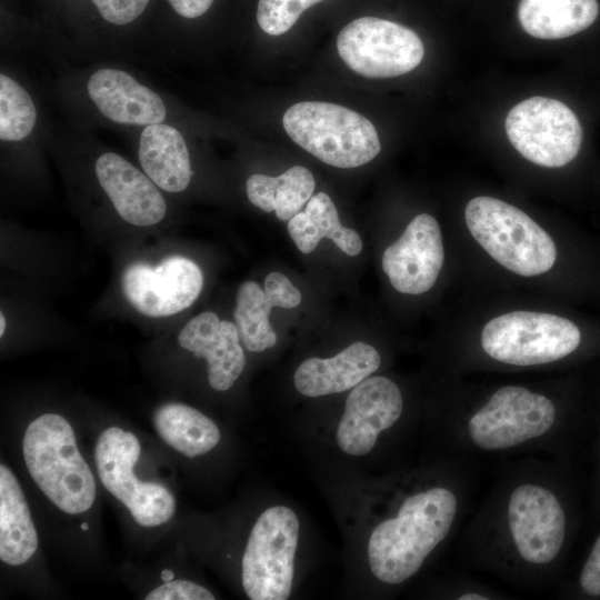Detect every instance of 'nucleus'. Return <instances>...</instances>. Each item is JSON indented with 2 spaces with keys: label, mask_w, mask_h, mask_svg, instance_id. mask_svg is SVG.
I'll return each mask as SVG.
<instances>
[{
  "label": "nucleus",
  "mask_w": 600,
  "mask_h": 600,
  "mask_svg": "<svg viewBox=\"0 0 600 600\" xmlns=\"http://www.w3.org/2000/svg\"><path fill=\"white\" fill-rule=\"evenodd\" d=\"M457 507L456 496L441 487L408 497L397 517L380 522L369 538L372 574L388 584L412 577L449 533Z\"/></svg>",
  "instance_id": "nucleus-1"
},
{
  "label": "nucleus",
  "mask_w": 600,
  "mask_h": 600,
  "mask_svg": "<svg viewBox=\"0 0 600 600\" xmlns=\"http://www.w3.org/2000/svg\"><path fill=\"white\" fill-rule=\"evenodd\" d=\"M61 88L70 107L92 122L138 130L158 123L182 124L171 97L121 67L89 68L64 80Z\"/></svg>",
  "instance_id": "nucleus-2"
},
{
  "label": "nucleus",
  "mask_w": 600,
  "mask_h": 600,
  "mask_svg": "<svg viewBox=\"0 0 600 600\" xmlns=\"http://www.w3.org/2000/svg\"><path fill=\"white\" fill-rule=\"evenodd\" d=\"M22 450L30 476L56 507L78 514L92 506L94 479L63 417L46 413L33 420L24 432Z\"/></svg>",
  "instance_id": "nucleus-3"
},
{
  "label": "nucleus",
  "mask_w": 600,
  "mask_h": 600,
  "mask_svg": "<svg viewBox=\"0 0 600 600\" xmlns=\"http://www.w3.org/2000/svg\"><path fill=\"white\" fill-rule=\"evenodd\" d=\"M464 219L476 241L508 270L532 277L553 267V240L514 206L492 197H476L468 202Z\"/></svg>",
  "instance_id": "nucleus-4"
},
{
  "label": "nucleus",
  "mask_w": 600,
  "mask_h": 600,
  "mask_svg": "<svg viewBox=\"0 0 600 600\" xmlns=\"http://www.w3.org/2000/svg\"><path fill=\"white\" fill-rule=\"evenodd\" d=\"M282 124L292 141L337 168L370 162L381 149L377 129L362 114L321 101H302L283 114Z\"/></svg>",
  "instance_id": "nucleus-5"
},
{
  "label": "nucleus",
  "mask_w": 600,
  "mask_h": 600,
  "mask_svg": "<svg viewBox=\"0 0 600 600\" xmlns=\"http://www.w3.org/2000/svg\"><path fill=\"white\" fill-rule=\"evenodd\" d=\"M298 537L299 520L289 507H270L260 514L242 558V587L249 599L289 598Z\"/></svg>",
  "instance_id": "nucleus-6"
},
{
  "label": "nucleus",
  "mask_w": 600,
  "mask_h": 600,
  "mask_svg": "<svg viewBox=\"0 0 600 600\" xmlns=\"http://www.w3.org/2000/svg\"><path fill=\"white\" fill-rule=\"evenodd\" d=\"M581 340L570 320L543 312L512 311L490 320L481 332L484 352L514 366H533L562 359Z\"/></svg>",
  "instance_id": "nucleus-7"
},
{
  "label": "nucleus",
  "mask_w": 600,
  "mask_h": 600,
  "mask_svg": "<svg viewBox=\"0 0 600 600\" xmlns=\"http://www.w3.org/2000/svg\"><path fill=\"white\" fill-rule=\"evenodd\" d=\"M139 456L137 437L119 427L106 429L97 440L94 459L104 488L127 507L136 522L156 527L171 519L176 502L164 486L136 477Z\"/></svg>",
  "instance_id": "nucleus-8"
},
{
  "label": "nucleus",
  "mask_w": 600,
  "mask_h": 600,
  "mask_svg": "<svg viewBox=\"0 0 600 600\" xmlns=\"http://www.w3.org/2000/svg\"><path fill=\"white\" fill-rule=\"evenodd\" d=\"M506 132L523 158L547 168L571 162L582 142V127L573 111L546 97L516 104L506 118Z\"/></svg>",
  "instance_id": "nucleus-9"
},
{
  "label": "nucleus",
  "mask_w": 600,
  "mask_h": 600,
  "mask_svg": "<svg viewBox=\"0 0 600 600\" xmlns=\"http://www.w3.org/2000/svg\"><path fill=\"white\" fill-rule=\"evenodd\" d=\"M337 49L352 71L371 79L408 73L424 56L423 43L414 31L374 17L358 18L343 27Z\"/></svg>",
  "instance_id": "nucleus-10"
},
{
  "label": "nucleus",
  "mask_w": 600,
  "mask_h": 600,
  "mask_svg": "<svg viewBox=\"0 0 600 600\" xmlns=\"http://www.w3.org/2000/svg\"><path fill=\"white\" fill-rule=\"evenodd\" d=\"M556 420V408L544 396L523 387L498 389L469 420L471 440L486 450H503L541 437Z\"/></svg>",
  "instance_id": "nucleus-11"
},
{
  "label": "nucleus",
  "mask_w": 600,
  "mask_h": 600,
  "mask_svg": "<svg viewBox=\"0 0 600 600\" xmlns=\"http://www.w3.org/2000/svg\"><path fill=\"white\" fill-rule=\"evenodd\" d=\"M122 292L139 313L160 318L189 308L200 296L203 274L199 266L182 256H170L157 266L129 264L121 277Z\"/></svg>",
  "instance_id": "nucleus-12"
},
{
  "label": "nucleus",
  "mask_w": 600,
  "mask_h": 600,
  "mask_svg": "<svg viewBox=\"0 0 600 600\" xmlns=\"http://www.w3.org/2000/svg\"><path fill=\"white\" fill-rule=\"evenodd\" d=\"M508 522L526 561L546 564L559 554L566 537V514L548 489L528 483L516 488L508 503Z\"/></svg>",
  "instance_id": "nucleus-13"
},
{
  "label": "nucleus",
  "mask_w": 600,
  "mask_h": 600,
  "mask_svg": "<svg viewBox=\"0 0 600 600\" xmlns=\"http://www.w3.org/2000/svg\"><path fill=\"white\" fill-rule=\"evenodd\" d=\"M403 399L399 387L381 376L368 377L349 393L337 428L340 449L353 457L369 453L380 432L400 418Z\"/></svg>",
  "instance_id": "nucleus-14"
},
{
  "label": "nucleus",
  "mask_w": 600,
  "mask_h": 600,
  "mask_svg": "<svg viewBox=\"0 0 600 600\" xmlns=\"http://www.w3.org/2000/svg\"><path fill=\"white\" fill-rule=\"evenodd\" d=\"M444 260L438 221L428 213L413 218L382 256V269L392 287L407 294L430 290Z\"/></svg>",
  "instance_id": "nucleus-15"
},
{
  "label": "nucleus",
  "mask_w": 600,
  "mask_h": 600,
  "mask_svg": "<svg viewBox=\"0 0 600 600\" xmlns=\"http://www.w3.org/2000/svg\"><path fill=\"white\" fill-rule=\"evenodd\" d=\"M96 181L117 214L136 227H152L162 221L168 206L163 191L123 156L100 150L92 161Z\"/></svg>",
  "instance_id": "nucleus-16"
},
{
  "label": "nucleus",
  "mask_w": 600,
  "mask_h": 600,
  "mask_svg": "<svg viewBox=\"0 0 600 600\" xmlns=\"http://www.w3.org/2000/svg\"><path fill=\"white\" fill-rule=\"evenodd\" d=\"M181 348L208 363V381L218 391L230 389L242 373L246 356L236 323L211 311L193 317L178 334Z\"/></svg>",
  "instance_id": "nucleus-17"
},
{
  "label": "nucleus",
  "mask_w": 600,
  "mask_h": 600,
  "mask_svg": "<svg viewBox=\"0 0 600 600\" xmlns=\"http://www.w3.org/2000/svg\"><path fill=\"white\" fill-rule=\"evenodd\" d=\"M182 129L172 123H158L138 130L140 168L167 193L186 191L193 176L191 150Z\"/></svg>",
  "instance_id": "nucleus-18"
},
{
  "label": "nucleus",
  "mask_w": 600,
  "mask_h": 600,
  "mask_svg": "<svg viewBox=\"0 0 600 600\" xmlns=\"http://www.w3.org/2000/svg\"><path fill=\"white\" fill-rule=\"evenodd\" d=\"M380 354L366 342H353L331 358H309L296 370V389L307 397H321L354 388L380 367Z\"/></svg>",
  "instance_id": "nucleus-19"
},
{
  "label": "nucleus",
  "mask_w": 600,
  "mask_h": 600,
  "mask_svg": "<svg viewBox=\"0 0 600 600\" xmlns=\"http://www.w3.org/2000/svg\"><path fill=\"white\" fill-rule=\"evenodd\" d=\"M38 548V534L22 489L12 471L0 466V559L10 566L27 562Z\"/></svg>",
  "instance_id": "nucleus-20"
},
{
  "label": "nucleus",
  "mask_w": 600,
  "mask_h": 600,
  "mask_svg": "<svg viewBox=\"0 0 600 600\" xmlns=\"http://www.w3.org/2000/svg\"><path fill=\"white\" fill-rule=\"evenodd\" d=\"M598 0H520L522 29L539 39H563L588 29L598 18Z\"/></svg>",
  "instance_id": "nucleus-21"
},
{
  "label": "nucleus",
  "mask_w": 600,
  "mask_h": 600,
  "mask_svg": "<svg viewBox=\"0 0 600 600\" xmlns=\"http://www.w3.org/2000/svg\"><path fill=\"white\" fill-rule=\"evenodd\" d=\"M288 232L302 253L312 252L322 238L332 240L348 256L362 250V240L357 231L340 223L337 208L324 192H318L300 211L288 221Z\"/></svg>",
  "instance_id": "nucleus-22"
},
{
  "label": "nucleus",
  "mask_w": 600,
  "mask_h": 600,
  "mask_svg": "<svg viewBox=\"0 0 600 600\" xmlns=\"http://www.w3.org/2000/svg\"><path fill=\"white\" fill-rule=\"evenodd\" d=\"M310 170L293 166L278 177L251 174L246 181L249 201L264 212H276L280 220H290L310 200L314 190Z\"/></svg>",
  "instance_id": "nucleus-23"
},
{
  "label": "nucleus",
  "mask_w": 600,
  "mask_h": 600,
  "mask_svg": "<svg viewBox=\"0 0 600 600\" xmlns=\"http://www.w3.org/2000/svg\"><path fill=\"white\" fill-rule=\"evenodd\" d=\"M153 424L174 450L188 458L202 456L220 441L216 423L199 410L183 403H166L153 414Z\"/></svg>",
  "instance_id": "nucleus-24"
},
{
  "label": "nucleus",
  "mask_w": 600,
  "mask_h": 600,
  "mask_svg": "<svg viewBox=\"0 0 600 600\" xmlns=\"http://www.w3.org/2000/svg\"><path fill=\"white\" fill-rule=\"evenodd\" d=\"M272 308V302L257 282L241 283L236 297L233 318L240 341L247 350L261 352L276 344L277 334L269 322Z\"/></svg>",
  "instance_id": "nucleus-25"
},
{
  "label": "nucleus",
  "mask_w": 600,
  "mask_h": 600,
  "mask_svg": "<svg viewBox=\"0 0 600 600\" xmlns=\"http://www.w3.org/2000/svg\"><path fill=\"white\" fill-rule=\"evenodd\" d=\"M322 0H259L257 21L261 30L270 36L286 33L301 13Z\"/></svg>",
  "instance_id": "nucleus-26"
},
{
  "label": "nucleus",
  "mask_w": 600,
  "mask_h": 600,
  "mask_svg": "<svg viewBox=\"0 0 600 600\" xmlns=\"http://www.w3.org/2000/svg\"><path fill=\"white\" fill-rule=\"evenodd\" d=\"M151 0H90L99 17L114 27L136 22L147 10Z\"/></svg>",
  "instance_id": "nucleus-27"
},
{
  "label": "nucleus",
  "mask_w": 600,
  "mask_h": 600,
  "mask_svg": "<svg viewBox=\"0 0 600 600\" xmlns=\"http://www.w3.org/2000/svg\"><path fill=\"white\" fill-rule=\"evenodd\" d=\"M147 600H213L204 587L188 580H171L153 589Z\"/></svg>",
  "instance_id": "nucleus-28"
},
{
  "label": "nucleus",
  "mask_w": 600,
  "mask_h": 600,
  "mask_svg": "<svg viewBox=\"0 0 600 600\" xmlns=\"http://www.w3.org/2000/svg\"><path fill=\"white\" fill-rule=\"evenodd\" d=\"M263 290L273 307L291 309L301 302L300 291L280 272H270L266 277Z\"/></svg>",
  "instance_id": "nucleus-29"
},
{
  "label": "nucleus",
  "mask_w": 600,
  "mask_h": 600,
  "mask_svg": "<svg viewBox=\"0 0 600 600\" xmlns=\"http://www.w3.org/2000/svg\"><path fill=\"white\" fill-rule=\"evenodd\" d=\"M580 586L586 593L600 596V537L582 568Z\"/></svg>",
  "instance_id": "nucleus-30"
},
{
  "label": "nucleus",
  "mask_w": 600,
  "mask_h": 600,
  "mask_svg": "<svg viewBox=\"0 0 600 600\" xmlns=\"http://www.w3.org/2000/svg\"><path fill=\"white\" fill-rule=\"evenodd\" d=\"M169 7L179 17L193 20L203 16L214 0H166Z\"/></svg>",
  "instance_id": "nucleus-31"
},
{
  "label": "nucleus",
  "mask_w": 600,
  "mask_h": 600,
  "mask_svg": "<svg viewBox=\"0 0 600 600\" xmlns=\"http://www.w3.org/2000/svg\"><path fill=\"white\" fill-rule=\"evenodd\" d=\"M459 599L460 600H486L487 598L478 593H466V594H461Z\"/></svg>",
  "instance_id": "nucleus-32"
},
{
  "label": "nucleus",
  "mask_w": 600,
  "mask_h": 600,
  "mask_svg": "<svg viewBox=\"0 0 600 600\" xmlns=\"http://www.w3.org/2000/svg\"><path fill=\"white\" fill-rule=\"evenodd\" d=\"M173 577H174V573L173 571L167 569V570H163L161 572V579L164 581V582H168V581H171L173 580Z\"/></svg>",
  "instance_id": "nucleus-33"
},
{
  "label": "nucleus",
  "mask_w": 600,
  "mask_h": 600,
  "mask_svg": "<svg viewBox=\"0 0 600 600\" xmlns=\"http://www.w3.org/2000/svg\"><path fill=\"white\" fill-rule=\"evenodd\" d=\"M4 330H6V319H4L3 313L1 312V314H0V337L3 336Z\"/></svg>",
  "instance_id": "nucleus-34"
},
{
  "label": "nucleus",
  "mask_w": 600,
  "mask_h": 600,
  "mask_svg": "<svg viewBox=\"0 0 600 600\" xmlns=\"http://www.w3.org/2000/svg\"><path fill=\"white\" fill-rule=\"evenodd\" d=\"M81 529H82V530H88V529H89V527H88V524H87V523H82V524H81Z\"/></svg>",
  "instance_id": "nucleus-35"
}]
</instances>
